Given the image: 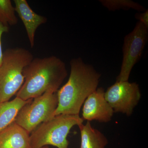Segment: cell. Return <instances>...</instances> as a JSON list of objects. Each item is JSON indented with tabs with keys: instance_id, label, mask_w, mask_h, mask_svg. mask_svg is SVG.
Here are the masks:
<instances>
[{
	"instance_id": "6da1fadb",
	"label": "cell",
	"mask_w": 148,
	"mask_h": 148,
	"mask_svg": "<svg viewBox=\"0 0 148 148\" xmlns=\"http://www.w3.org/2000/svg\"><path fill=\"white\" fill-rule=\"evenodd\" d=\"M71 72L67 82L57 92L58 104L54 116L79 115L86 99L98 88L101 74L81 58L70 61Z\"/></svg>"
},
{
	"instance_id": "7a4b0ae2",
	"label": "cell",
	"mask_w": 148,
	"mask_h": 148,
	"mask_svg": "<svg viewBox=\"0 0 148 148\" xmlns=\"http://www.w3.org/2000/svg\"><path fill=\"white\" fill-rule=\"evenodd\" d=\"M23 73L24 84L16 97L25 101L47 91L56 92L68 75L66 64L55 56L33 58Z\"/></svg>"
},
{
	"instance_id": "3957f363",
	"label": "cell",
	"mask_w": 148,
	"mask_h": 148,
	"mask_svg": "<svg viewBox=\"0 0 148 148\" xmlns=\"http://www.w3.org/2000/svg\"><path fill=\"white\" fill-rule=\"evenodd\" d=\"M34 58L23 47L10 48L3 52L0 66V103L9 101L16 95L24 81L23 70Z\"/></svg>"
},
{
	"instance_id": "277c9868",
	"label": "cell",
	"mask_w": 148,
	"mask_h": 148,
	"mask_svg": "<svg viewBox=\"0 0 148 148\" xmlns=\"http://www.w3.org/2000/svg\"><path fill=\"white\" fill-rule=\"evenodd\" d=\"M79 115L61 114L40 124L30 134L32 148H41L48 145L58 148H69L67 139L70 130L75 125L83 123Z\"/></svg>"
},
{
	"instance_id": "5b68a950",
	"label": "cell",
	"mask_w": 148,
	"mask_h": 148,
	"mask_svg": "<svg viewBox=\"0 0 148 148\" xmlns=\"http://www.w3.org/2000/svg\"><path fill=\"white\" fill-rule=\"evenodd\" d=\"M58 104L56 92H46L24 105L14 121L31 134L40 124L54 116Z\"/></svg>"
},
{
	"instance_id": "8992f818",
	"label": "cell",
	"mask_w": 148,
	"mask_h": 148,
	"mask_svg": "<svg viewBox=\"0 0 148 148\" xmlns=\"http://www.w3.org/2000/svg\"><path fill=\"white\" fill-rule=\"evenodd\" d=\"M148 39V28L138 21L124 39L123 61L116 81H128L132 68L140 59Z\"/></svg>"
},
{
	"instance_id": "52a82bcc",
	"label": "cell",
	"mask_w": 148,
	"mask_h": 148,
	"mask_svg": "<svg viewBox=\"0 0 148 148\" xmlns=\"http://www.w3.org/2000/svg\"><path fill=\"white\" fill-rule=\"evenodd\" d=\"M106 101L114 113L130 116L141 97L139 85L128 81H116L105 92Z\"/></svg>"
},
{
	"instance_id": "ba28073f",
	"label": "cell",
	"mask_w": 148,
	"mask_h": 148,
	"mask_svg": "<svg viewBox=\"0 0 148 148\" xmlns=\"http://www.w3.org/2000/svg\"><path fill=\"white\" fill-rule=\"evenodd\" d=\"M105 92L103 88H98L86 99L82 110V118L84 121L101 123L111 121L114 112L106 101Z\"/></svg>"
},
{
	"instance_id": "9c48e42d",
	"label": "cell",
	"mask_w": 148,
	"mask_h": 148,
	"mask_svg": "<svg viewBox=\"0 0 148 148\" xmlns=\"http://www.w3.org/2000/svg\"><path fill=\"white\" fill-rule=\"evenodd\" d=\"M15 12L21 19L32 48L35 45V34L38 27L45 24L47 18L35 12L26 0H14Z\"/></svg>"
},
{
	"instance_id": "30bf717a",
	"label": "cell",
	"mask_w": 148,
	"mask_h": 148,
	"mask_svg": "<svg viewBox=\"0 0 148 148\" xmlns=\"http://www.w3.org/2000/svg\"><path fill=\"white\" fill-rule=\"evenodd\" d=\"M30 133L14 121L0 132V148H32Z\"/></svg>"
},
{
	"instance_id": "8fae6325",
	"label": "cell",
	"mask_w": 148,
	"mask_h": 148,
	"mask_svg": "<svg viewBox=\"0 0 148 148\" xmlns=\"http://www.w3.org/2000/svg\"><path fill=\"white\" fill-rule=\"evenodd\" d=\"M80 131L79 148H105L108 143L104 134L91 126L90 122L78 126Z\"/></svg>"
},
{
	"instance_id": "7c38bea8",
	"label": "cell",
	"mask_w": 148,
	"mask_h": 148,
	"mask_svg": "<svg viewBox=\"0 0 148 148\" xmlns=\"http://www.w3.org/2000/svg\"><path fill=\"white\" fill-rule=\"evenodd\" d=\"M32 99L25 101L16 97L12 101L0 103V132L14 121L20 109Z\"/></svg>"
},
{
	"instance_id": "4fadbf2b",
	"label": "cell",
	"mask_w": 148,
	"mask_h": 148,
	"mask_svg": "<svg viewBox=\"0 0 148 148\" xmlns=\"http://www.w3.org/2000/svg\"><path fill=\"white\" fill-rule=\"evenodd\" d=\"M14 7L10 0H0V23L9 27L18 23Z\"/></svg>"
},
{
	"instance_id": "5bb4252c",
	"label": "cell",
	"mask_w": 148,
	"mask_h": 148,
	"mask_svg": "<svg viewBox=\"0 0 148 148\" xmlns=\"http://www.w3.org/2000/svg\"><path fill=\"white\" fill-rule=\"evenodd\" d=\"M100 1L109 10H128L132 9L138 11H143L146 10L138 3L129 0H101Z\"/></svg>"
},
{
	"instance_id": "9a60e30c",
	"label": "cell",
	"mask_w": 148,
	"mask_h": 148,
	"mask_svg": "<svg viewBox=\"0 0 148 148\" xmlns=\"http://www.w3.org/2000/svg\"><path fill=\"white\" fill-rule=\"evenodd\" d=\"M9 30V27L5 26L0 23V66L2 63L3 53V52L2 47L1 38L2 35L4 33H7Z\"/></svg>"
},
{
	"instance_id": "2e32d148",
	"label": "cell",
	"mask_w": 148,
	"mask_h": 148,
	"mask_svg": "<svg viewBox=\"0 0 148 148\" xmlns=\"http://www.w3.org/2000/svg\"><path fill=\"white\" fill-rule=\"evenodd\" d=\"M135 17L136 19L139 20V21L143 23L147 28H148V10L143 13L136 14Z\"/></svg>"
},
{
	"instance_id": "e0dca14e",
	"label": "cell",
	"mask_w": 148,
	"mask_h": 148,
	"mask_svg": "<svg viewBox=\"0 0 148 148\" xmlns=\"http://www.w3.org/2000/svg\"><path fill=\"white\" fill-rule=\"evenodd\" d=\"M41 148H49V147L48 146H46V147H43Z\"/></svg>"
}]
</instances>
